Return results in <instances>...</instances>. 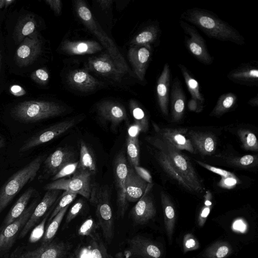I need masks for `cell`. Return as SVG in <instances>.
<instances>
[{
    "mask_svg": "<svg viewBox=\"0 0 258 258\" xmlns=\"http://www.w3.org/2000/svg\"><path fill=\"white\" fill-rule=\"evenodd\" d=\"M180 18L199 28L211 38L238 45L245 43L244 38L235 28L208 10L198 8L188 9Z\"/></svg>",
    "mask_w": 258,
    "mask_h": 258,
    "instance_id": "obj_1",
    "label": "cell"
},
{
    "mask_svg": "<svg viewBox=\"0 0 258 258\" xmlns=\"http://www.w3.org/2000/svg\"><path fill=\"white\" fill-rule=\"evenodd\" d=\"M146 140L155 149L165 155L172 168L183 178L189 187L191 192L203 193L204 191L203 182L198 176L190 159L185 154L158 135L148 137Z\"/></svg>",
    "mask_w": 258,
    "mask_h": 258,
    "instance_id": "obj_2",
    "label": "cell"
},
{
    "mask_svg": "<svg viewBox=\"0 0 258 258\" xmlns=\"http://www.w3.org/2000/svg\"><path fill=\"white\" fill-rule=\"evenodd\" d=\"M75 6L77 14L82 23L98 39L118 69L123 74L126 73L129 68L125 60L113 41L96 21L86 3L79 0Z\"/></svg>",
    "mask_w": 258,
    "mask_h": 258,
    "instance_id": "obj_3",
    "label": "cell"
},
{
    "mask_svg": "<svg viewBox=\"0 0 258 258\" xmlns=\"http://www.w3.org/2000/svg\"><path fill=\"white\" fill-rule=\"evenodd\" d=\"M45 158V155H38L4 183L0 188V214L23 187L34 179Z\"/></svg>",
    "mask_w": 258,
    "mask_h": 258,
    "instance_id": "obj_4",
    "label": "cell"
},
{
    "mask_svg": "<svg viewBox=\"0 0 258 258\" xmlns=\"http://www.w3.org/2000/svg\"><path fill=\"white\" fill-rule=\"evenodd\" d=\"M66 111L65 107L54 102L27 101L16 105L11 114L17 120L31 123L60 116Z\"/></svg>",
    "mask_w": 258,
    "mask_h": 258,
    "instance_id": "obj_5",
    "label": "cell"
},
{
    "mask_svg": "<svg viewBox=\"0 0 258 258\" xmlns=\"http://www.w3.org/2000/svg\"><path fill=\"white\" fill-rule=\"evenodd\" d=\"M90 203L96 207V214L105 240L110 243L113 237L114 224L110 196L107 187L98 183L91 186Z\"/></svg>",
    "mask_w": 258,
    "mask_h": 258,
    "instance_id": "obj_6",
    "label": "cell"
},
{
    "mask_svg": "<svg viewBox=\"0 0 258 258\" xmlns=\"http://www.w3.org/2000/svg\"><path fill=\"white\" fill-rule=\"evenodd\" d=\"M92 175V174L88 170L77 169L72 177L52 181L46 184L44 186V189L46 190H64L77 195H80L85 198L89 199Z\"/></svg>",
    "mask_w": 258,
    "mask_h": 258,
    "instance_id": "obj_7",
    "label": "cell"
},
{
    "mask_svg": "<svg viewBox=\"0 0 258 258\" xmlns=\"http://www.w3.org/2000/svg\"><path fill=\"white\" fill-rule=\"evenodd\" d=\"M39 199V197H36L19 217L0 231V257L10 251L20 230L25 226L38 204Z\"/></svg>",
    "mask_w": 258,
    "mask_h": 258,
    "instance_id": "obj_8",
    "label": "cell"
},
{
    "mask_svg": "<svg viewBox=\"0 0 258 258\" xmlns=\"http://www.w3.org/2000/svg\"><path fill=\"white\" fill-rule=\"evenodd\" d=\"M79 119L76 118L66 119L38 132L24 142L19 152H26L56 138L73 127L79 122Z\"/></svg>",
    "mask_w": 258,
    "mask_h": 258,
    "instance_id": "obj_9",
    "label": "cell"
},
{
    "mask_svg": "<svg viewBox=\"0 0 258 258\" xmlns=\"http://www.w3.org/2000/svg\"><path fill=\"white\" fill-rule=\"evenodd\" d=\"M179 25L186 35L185 45L190 53L200 62L207 65L212 64L213 59L203 37L188 23L180 20Z\"/></svg>",
    "mask_w": 258,
    "mask_h": 258,
    "instance_id": "obj_10",
    "label": "cell"
},
{
    "mask_svg": "<svg viewBox=\"0 0 258 258\" xmlns=\"http://www.w3.org/2000/svg\"><path fill=\"white\" fill-rule=\"evenodd\" d=\"M128 165L123 152L118 153L114 160L113 172L117 191V207L118 218H123L127 206L126 199L125 181Z\"/></svg>",
    "mask_w": 258,
    "mask_h": 258,
    "instance_id": "obj_11",
    "label": "cell"
},
{
    "mask_svg": "<svg viewBox=\"0 0 258 258\" xmlns=\"http://www.w3.org/2000/svg\"><path fill=\"white\" fill-rule=\"evenodd\" d=\"M70 248L67 242L52 241L32 250H18L13 253L11 258H63Z\"/></svg>",
    "mask_w": 258,
    "mask_h": 258,
    "instance_id": "obj_12",
    "label": "cell"
},
{
    "mask_svg": "<svg viewBox=\"0 0 258 258\" xmlns=\"http://www.w3.org/2000/svg\"><path fill=\"white\" fill-rule=\"evenodd\" d=\"M75 154L68 148L59 147L45 158L43 161L42 173L39 180H44L53 176L67 164L74 161Z\"/></svg>",
    "mask_w": 258,
    "mask_h": 258,
    "instance_id": "obj_13",
    "label": "cell"
},
{
    "mask_svg": "<svg viewBox=\"0 0 258 258\" xmlns=\"http://www.w3.org/2000/svg\"><path fill=\"white\" fill-rule=\"evenodd\" d=\"M153 124L157 135L175 148L180 151L185 150L191 154L196 153L187 135L188 128L185 127L160 128L155 123Z\"/></svg>",
    "mask_w": 258,
    "mask_h": 258,
    "instance_id": "obj_14",
    "label": "cell"
},
{
    "mask_svg": "<svg viewBox=\"0 0 258 258\" xmlns=\"http://www.w3.org/2000/svg\"><path fill=\"white\" fill-rule=\"evenodd\" d=\"M61 190H47L41 201L37 204L30 218L20 231L18 238H23L31 229L39 222L59 197Z\"/></svg>",
    "mask_w": 258,
    "mask_h": 258,
    "instance_id": "obj_15",
    "label": "cell"
},
{
    "mask_svg": "<svg viewBox=\"0 0 258 258\" xmlns=\"http://www.w3.org/2000/svg\"><path fill=\"white\" fill-rule=\"evenodd\" d=\"M128 257L160 258V248L152 241L141 236H136L128 240Z\"/></svg>",
    "mask_w": 258,
    "mask_h": 258,
    "instance_id": "obj_16",
    "label": "cell"
},
{
    "mask_svg": "<svg viewBox=\"0 0 258 258\" xmlns=\"http://www.w3.org/2000/svg\"><path fill=\"white\" fill-rule=\"evenodd\" d=\"M87 67L90 70L115 81H120L123 75L107 53L89 58Z\"/></svg>",
    "mask_w": 258,
    "mask_h": 258,
    "instance_id": "obj_17",
    "label": "cell"
},
{
    "mask_svg": "<svg viewBox=\"0 0 258 258\" xmlns=\"http://www.w3.org/2000/svg\"><path fill=\"white\" fill-rule=\"evenodd\" d=\"M152 185L153 183H149L146 192L131 210V217L136 224H144L156 215V210L153 199L148 194Z\"/></svg>",
    "mask_w": 258,
    "mask_h": 258,
    "instance_id": "obj_18",
    "label": "cell"
},
{
    "mask_svg": "<svg viewBox=\"0 0 258 258\" xmlns=\"http://www.w3.org/2000/svg\"><path fill=\"white\" fill-rule=\"evenodd\" d=\"M151 54V46H133L128 51V58L136 78L144 81Z\"/></svg>",
    "mask_w": 258,
    "mask_h": 258,
    "instance_id": "obj_19",
    "label": "cell"
},
{
    "mask_svg": "<svg viewBox=\"0 0 258 258\" xmlns=\"http://www.w3.org/2000/svg\"><path fill=\"white\" fill-rule=\"evenodd\" d=\"M187 135L196 153L204 156H210L215 153L217 140L214 134L190 130Z\"/></svg>",
    "mask_w": 258,
    "mask_h": 258,
    "instance_id": "obj_20",
    "label": "cell"
},
{
    "mask_svg": "<svg viewBox=\"0 0 258 258\" xmlns=\"http://www.w3.org/2000/svg\"><path fill=\"white\" fill-rule=\"evenodd\" d=\"M96 109L98 115L102 119L110 122L115 127L127 119V114L124 107L115 102H101L97 105Z\"/></svg>",
    "mask_w": 258,
    "mask_h": 258,
    "instance_id": "obj_21",
    "label": "cell"
},
{
    "mask_svg": "<svg viewBox=\"0 0 258 258\" xmlns=\"http://www.w3.org/2000/svg\"><path fill=\"white\" fill-rule=\"evenodd\" d=\"M149 183L137 173L134 168L128 166L125 181L126 199L127 202H137L146 192Z\"/></svg>",
    "mask_w": 258,
    "mask_h": 258,
    "instance_id": "obj_22",
    "label": "cell"
},
{
    "mask_svg": "<svg viewBox=\"0 0 258 258\" xmlns=\"http://www.w3.org/2000/svg\"><path fill=\"white\" fill-rule=\"evenodd\" d=\"M171 72L169 64L165 63L163 70L158 79L156 86L157 97L159 106L165 116L168 114L169 93Z\"/></svg>",
    "mask_w": 258,
    "mask_h": 258,
    "instance_id": "obj_23",
    "label": "cell"
},
{
    "mask_svg": "<svg viewBox=\"0 0 258 258\" xmlns=\"http://www.w3.org/2000/svg\"><path fill=\"white\" fill-rule=\"evenodd\" d=\"M71 86L82 92H89L98 88L100 83L96 78L83 70L71 71L68 76Z\"/></svg>",
    "mask_w": 258,
    "mask_h": 258,
    "instance_id": "obj_24",
    "label": "cell"
},
{
    "mask_svg": "<svg viewBox=\"0 0 258 258\" xmlns=\"http://www.w3.org/2000/svg\"><path fill=\"white\" fill-rule=\"evenodd\" d=\"M61 50L70 55H84L97 53L102 49L101 45L93 40L73 41L66 40L60 45Z\"/></svg>",
    "mask_w": 258,
    "mask_h": 258,
    "instance_id": "obj_25",
    "label": "cell"
},
{
    "mask_svg": "<svg viewBox=\"0 0 258 258\" xmlns=\"http://www.w3.org/2000/svg\"><path fill=\"white\" fill-rule=\"evenodd\" d=\"M171 118L173 122L180 121L184 114L185 95L178 78L174 79L170 93Z\"/></svg>",
    "mask_w": 258,
    "mask_h": 258,
    "instance_id": "obj_26",
    "label": "cell"
},
{
    "mask_svg": "<svg viewBox=\"0 0 258 258\" xmlns=\"http://www.w3.org/2000/svg\"><path fill=\"white\" fill-rule=\"evenodd\" d=\"M36 192V189L33 187H29L21 195L6 216L0 227V231L21 215Z\"/></svg>",
    "mask_w": 258,
    "mask_h": 258,
    "instance_id": "obj_27",
    "label": "cell"
},
{
    "mask_svg": "<svg viewBox=\"0 0 258 258\" xmlns=\"http://www.w3.org/2000/svg\"><path fill=\"white\" fill-rule=\"evenodd\" d=\"M227 78L236 83L250 85L257 84L258 70L250 64L242 65L231 71L227 75Z\"/></svg>",
    "mask_w": 258,
    "mask_h": 258,
    "instance_id": "obj_28",
    "label": "cell"
},
{
    "mask_svg": "<svg viewBox=\"0 0 258 258\" xmlns=\"http://www.w3.org/2000/svg\"><path fill=\"white\" fill-rule=\"evenodd\" d=\"M161 200L164 213L165 228L169 243L171 244L176 219L175 211L169 197L164 191L161 192Z\"/></svg>",
    "mask_w": 258,
    "mask_h": 258,
    "instance_id": "obj_29",
    "label": "cell"
},
{
    "mask_svg": "<svg viewBox=\"0 0 258 258\" xmlns=\"http://www.w3.org/2000/svg\"><path fill=\"white\" fill-rule=\"evenodd\" d=\"M160 34V29L157 24H151L136 35L132 40L134 46H151L157 41Z\"/></svg>",
    "mask_w": 258,
    "mask_h": 258,
    "instance_id": "obj_30",
    "label": "cell"
},
{
    "mask_svg": "<svg viewBox=\"0 0 258 258\" xmlns=\"http://www.w3.org/2000/svg\"><path fill=\"white\" fill-rule=\"evenodd\" d=\"M40 49V44L37 40H26L17 51V59L23 64L28 63L36 57Z\"/></svg>",
    "mask_w": 258,
    "mask_h": 258,
    "instance_id": "obj_31",
    "label": "cell"
},
{
    "mask_svg": "<svg viewBox=\"0 0 258 258\" xmlns=\"http://www.w3.org/2000/svg\"><path fill=\"white\" fill-rule=\"evenodd\" d=\"M77 169L88 170L92 174H95L97 170L95 157L92 151L83 141L80 143V160L78 161Z\"/></svg>",
    "mask_w": 258,
    "mask_h": 258,
    "instance_id": "obj_32",
    "label": "cell"
},
{
    "mask_svg": "<svg viewBox=\"0 0 258 258\" xmlns=\"http://www.w3.org/2000/svg\"><path fill=\"white\" fill-rule=\"evenodd\" d=\"M178 66L181 72L187 89L191 95V98L203 103L205 99L200 91V86L197 80L191 75L190 72L184 65L179 64Z\"/></svg>",
    "mask_w": 258,
    "mask_h": 258,
    "instance_id": "obj_33",
    "label": "cell"
},
{
    "mask_svg": "<svg viewBox=\"0 0 258 258\" xmlns=\"http://www.w3.org/2000/svg\"><path fill=\"white\" fill-rule=\"evenodd\" d=\"M237 100L236 95L232 92L224 93L221 95L210 114L211 116L219 117L232 108Z\"/></svg>",
    "mask_w": 258,
    "mask_h": 258,
    "instance_id": "obj_34",
    "label": "cell"
},
{
    "mask_svg": "<svg viewBox=\"0 0 258 258\" xmlns=\"http://www.w3.org/2000/svg\"><path fill=\"white\" fill-rule=\"evenodd\" d=\"M69 206L63 208L53 217L45 230L42 238L41 245H44L50 243L54 238L63 217Z\"/></svg>",
    "mask_w": 258,
    "mask_h": 258,
    "instance_id": "obj_35",
    "label": "cell"
},
{
    "mask_svg": "<svg viewBox=\"0 0 258 258\" xmlns=\"http://www.w3.org/2000/svg\"><path fill=\"white\" fill-rule=\"evenodd\" d=\"M129 107L134 120V124L138 126L141 132H146L148 129L149 122L144 110L134 100L130 101Z\"/></svg>",
    "mask_w": 258,
    "mask_h": 258,
    "instance_id": "obj_36",
    "label": "cell"
},
{
    "mask_svg": "<svg viewBox=\"0 0 258 258\" xmlns=\"http://www.w3.org/2000/svg\"><path fill=\"white\" fill-rule=\"evenodd\" d=\"M232 252L231 245L224 241H217L209 246L203 256L206 258H225Z\"/></svg>",
    "mask_w": 258,
    "mask_h": 258,
    "instance_id": "obj_37",
    "label": "cell"
},
{
    "mask_svg": "<svg viewBox=\"0 0 258 258\" xmlns=\"http://www.w3.org/2000/svg\"><path fill=\"white\" fill-rule=\"evenodd\" d=\"M237 134L241 142L242 147L246 150L257 151L258 142L254 133L248 129L240 128Z\"/></svg>",
    "mask_w": 258,
    "mask_h": 258,
    "instance_id": "obj_38",
    "label": "cell"
},
{
    "mask_svg": "<svg viewBox=\"0 0 258 258\" xmlns=\"http://www.w3.org/2000/svg\"><path fill=\"white\" fill-rule=\"evenodd\" d=\"M126 152L130 163L134 167L139 166L140 146L138 137L127 136L126 138Z\"/></svg>",
    "mask_w": 258,
    "mask_h": 258,
    "instance_id": "obj_39",
    "label": "cell"
},
{
    "mask_svg": "<svg viewBox=\"0 0 258 258\" xmlns=\"http://www.w3.org/2000/svg\"><path fill=\"white\" fill-rule=\"evenodd\" d=\"M226 159L230 165L239 168H250L256 165L257 163V156L255 155L248 154L240 157H228Z\"/></svg>",
    "mask_w": 258,
    "mask_h": 258,
    "instance_id": "obj_40",
    "label": "cell"
},
{
    "mask_svg": "<svg viewBox=\"0 0 258 258\" xmlns=\"http://www.w3.org/2000/svg\"><path fill=\"white\" fill-rule=\"evenodd\" d=\"M59 197L57 201L55 203V204L51 207V208L44 215L41 222L39 223V224L37 225L31 231L29 239V241L30 243H35L40 240L43 236L45 232L44 228L45 223L46 222L47 220L49 217L51 212L56 205V204L57 203Z\"/></svg>",
    "mask_w": 258,
    "mask_h": 258,
    "instance_id": "obj_41",
    "label": "cell"
},
{
    "mask_svg": "<svg viewBox=\"0 0 258 258\" xmlns=\"http://www.w3.org/2000/svg\"><path fill=\"white\" fill-rule=\"evenodd\" d=\"M91 238L89 246L91 258H108L105 247L98 236Z\"/></svg>",
    "mask_w": 258,
    "mask_h": 258,
    "instance_id": "obj_42",
    "label": "cell"
},
{
    "mask_svg": "<svg viewBox=\"0 0 258 258\" xmlns=\"http://www.w3.org/2000/svg\"><path fill=\"white\" fill-rule=\"evenodd\" d=\"M77 194L65 191L61 196L55 205L48 219V222H50L53 217L63 208L69 205L75 199Z\"/></svg>",
    "mask_w": 258,
    "mask_h": 258,
    "instance_id": "obj_43",
    "label": "cell"
},
{
    "mask_svg": "<svg viewBox=\"0 0 258 258\" xmlns=\"http://www.w3.org/2000/svg\"><path fill=\"white\" fill-rule=\"evenodd\" d=\"M212 195L210 190H207L204 196V205L200 213L198 222L200 226L202 227L205 223L211 209L213 207Z\"/></svg>",
    "mask_w": 258,
    "mask_h": 258,
    "instance_id": "obj_44",
    "label": "cell"
},
{
    "mask_svg": "<svg viewBox=\"0 0 258 258\" xmlns=\"http://www.w3.org/2000/svg\"><path fill=\"white\" fill-rule=\"evenodd\" d=\"M97 225L92 217L86 219L81 225L78 230V234L81 236L93 237Z\"/></svg>",
    "mask_w": 258,
    "mask_h": 258,
    "instance_id": "obj_45",
    "label": "cell"
},
{
    "mask_svg": "<svg viewBox=\"0 0 258 258\" xmlns=\"http://www.w3.org/2000/svg\"><path fill=\"white\" fill-rule=\"evenodd\" d=\"M78 165V161H73L67 164L52 177L51 180H56L73 174L77 169Z\"/></svg>",
    "mask_w": 258,
    "mask_h": 258,
    "instance_id": "obj_46",
    "label": "cell"
},
{
    "mask_svg": "<svg viewBox=\"0 0 258 258\" xmlns=\"http://www.w3.org/2000/svg\"><path fill=\"white\" fill-rule=\"evenodd\" d=\"M195 161L196 162H197L199 165L201 166L202 167H204V168L213 172L215 173L221 177H227L230 176H235V175L228 171L224 170L221 168H217L216 167H214L213 166H212L211 165L208 164L207 163H205L202 161L197 160L195 159Z\"/></svg>",
    "mask_w": 258,
    "mask_h": 258,
    "instance_id": "obj_47",
    "label": "cell"
},
{
    "mask_svg": "<svg viewBox=\"0 0 258 258\" xmlns=\"http://www.w3.org/2000/svg\"><path fill=\"white\" fill-rule=\"evenodd\" d=\"M183 242V250L184 252L196 250L199 247V243L198 240L191 234L185 235Z\"/></svg>",
    "mask_w": 258,
    "mask_h": 258,
    "instance_id": "obj_48",
    "label": "cell"
},
{
    "mask_svg": "<svg viewBox=\"0 0 258 258\" xmlns=\"http://www.w3.org/2000/svg\"><path fill=\"white\" fill-rule=\"evenodd\" d=\"M84 206V201L82 199L78 200L69 210L66 220V223L71 222L81 211Z\"/></svg>",
    "mask_w": 258,
    "mask_h": 258,
    "instance_id": "obj_49",
    "label": "cell"
},
{
    "mask_svg": "<svg viewBox=\"0 0 258 258\" xmlns=\"http://www.w3.org/2000/svg\"><path fill=\"white\" fill-rule=\"evenodd\" d=\"M239 183L238 179L235 176L227 177H221L218 185L222 188L231 189Z\"/></svg>",
    "mask_w": 258,
    "mask_h": 258,
    "instance_id": "obj_50",
    "label": "cell"
},
{
    "mask_svg": "<svg viewBox=\"0 0 258 258\" xmlns=\"http://www.w3.org/2000/svg\"><path fill=\"white\" fill-rule=\"evenodd\" d=\"M134 168L137 173L148 183H153L152 177L150 172L144 168L136 166Z\"/></svg>",
    "mask_w": 258,
    "mask_h": 258,
    "instance_id": "obj_51",
    "label": "cell"
},
{
    "mask_svg": "<svg viewBox=\"0 0 258 258\" xmlns=\"http://www.w3.org/2000/svg\"><path fill=\"white\" fill-rule=\"evenodd\" d=\"M187 107L191 111L200 113L203 110L204 106L203 103L191 98L188 102Z\"/></svg>",
    "mask_w": 258,
    "mask_h": 258,
    "instance_id": "obj_52",
    "label": "cell"
},
{
    "mask_svg": "<svg viewBox=\"0 0 258 258\" xmlns=\"http://www.w3.org/2000/svg\"><path fill=\"white\" fill-rule=\"evenodd\" d=\"M46 2L50 6V8L57 14L59 15L61 12L62 3L59 0L46 1Z\"/></svg>",
    "mask_w": 258,
    "mask_h": 258,
    "instance_id": "obj_53",
    "label": "cell"
},
{
    "mask_svg": "<svg viewBox=\"0 0 258 258\" xmlns=\"http://www.w3.org/2000/svg\"><path fill=\"white\" fill-rule=\"evenodd\" d=\"M35 76L42 82L45 83L49 78V75L46 71L43 69H38L35 71Z\"/></svg>",
    "mask_w": 258,
    "mask_h": 258,
    "instance_id": "obj_54",
    "label": "cell"
},
{
    "mask_svg": "<svg viewBox=\"0 0 258 258\" xmlns=\"http://www.w3.org/2000/svg\"><path fill=\"white\" fill-rule=\"evenodd\" d=\"M34 29V23L32 21H28L23 26L22 33L24 36L28 35L33 32Z\"/></svg>",
    "mask_w": 258,
    "mask_h": 258,
    "instance_id": "obj_55",
    "label": "cell"
},
{
    "mask_svg": "<svg viewBox=\"0 0 258 258\" xmlns=\"http://www.w3.org/2000/svg\"><path fill=\"white\" fill-rule=\"evenodd\" d=\"M140 130L138 126L134 124L131 125L128 129V136L132 137H138Z\"/></svg>",
    "mask_w": 258,
    "mask_h": 258,
    "instance_id": "obj_56",
    "label": "cell"
},
{
    "mask_svg": "<svg viewBox=\"0 0 258 258\" xmlns=\"http://www.w3.org/2000/svg\"><path fill=\"white\" fill-rule=\"evenodd\" d=\"M96 2L99 6L103 10H107L110 8L113 2L111 0H99Z\"/></svg>",
    "mask_w": 258,
    "mask_h": 258,
    "instance_id": "obj_57",
    "label": "cell"
},
{
    "mask_svg": "<svg viewBox=\"0 0 258 258\" xmlns=\"http://www.w3.org/2000/svg\"><path fill=\"white\" fill-rule=\"evenodd\" d=\"M11 90L12 93L17 96H22L25 93L23 89L18 85L13 86L11 87Z\"/></svg>",
    "mask_w": 258,
    "mask_h": 258,
    "instance_id": "obj_58",
    "label": "cell"
},
{
    "mask_svg": "<svg viewBox=\"0 0 258 258\" xmlns=\"http://www.w3.org/2000/svg\"><path fill=\"white\" fill-rule=\"evenodd\" d=\"M248 104L252 106H257L258 97L257 95L251 98L248 101Z\"/></svg>",
    "mask_w": 258,
    "mask_h": 258,
    "instance_id": "obj_59",
    "label": "cell"
},
{
    "mask_svg": "<svg viewBox=\"0 0 258 258\" xmlns=\"http://www.w3.org/2000/svg\"><path fill=\"white\" fill-rule=\"evenodd\" d=\"M6 141L5 139L0 135V149L3 148L5 146Z\"/></svg>",
    "mask_w": 258,
    "mask_h": 258,
    "instance_id": "obj_60",
    "label": "cell"
},
{
    "mask_svg": "<svg viewBox=\"0 0 258 258\" xmlns=\"http://www.w3.org/2000/svg\"><path fill=\"white\" fill-rule=\"evenodd\" d=\"M70 258H76L75 256L72 255Z\"/></svg>",
    "mask_w": 258,
    "mask_h": 258,
    "instance_id": "obj_61",
    "label": "cell"
}]
</instances>
